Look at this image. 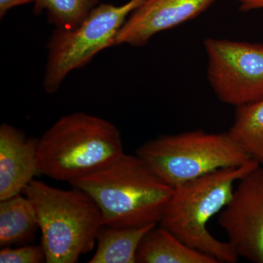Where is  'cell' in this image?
I'll use <instances>...</instances> for the list:
<instances>
[{
	"label": "cell",
	"mask_w": 263,
	"mask_h": 263,
	"mask_svg": "<svg viewBox=\"0 0 263 263\" xmlns=\"http://www.w3.org/2000/svg\"><path fill=\"white\" fill-rule=\"evenodd\" d=\"M260 165L253 160L238 167L213 171L174 187L159 226L218 262L235 263L238 257L229 242L216 239L207 228L209 220L226 207L234 192V183Z\"/></svg>",
	"instance_id": "obj_2"
},
{
	"label": "cell",
	"mask_w": 263,
	"mask_h": 263,
	"mask_svg": "<svg viewBox=\"0 0 263 263\" xmlns=\"http://www.w3.org/2000/svg\"><path fill=\"white\" fill-rule=\"evenodd\" d=\"M32 2L34 3V0H0V18H3L12 8Z\"/></svg>",
	"instance_id": "obj_17"
},
{
	"label": "cell",
	"mask_w": 263,
	"mask_h": 263,
	"mask_svg": "<svg viewBox=\"0 0 263 263\" xmlns=\"http://www.w3.org/2000/svg\"><path fill=\"white\" fill-rule=\"evenodd\" d=\"M37 143L10 124L0 126V200L22 193L39 173Z\"/></svg>",
	"instance_id": "obj_10"
},
{
	"label": "cell",
	"mask_w": 263,
	"mask_h": 263,
	"mask_svg": "<svg viewBox=\"0 0 263 263\" xmlns=\"http://www.w3.org/2000/svg\"><path fill=\"white\" fill-rule=\"evenodd\" d=\"M155 226L114 228L102 226L97 235L96 252L89 262L136 263L137 250L142 238Z\"/></svg>",
	"instance_id": "obj_13"
},
{
	"label": "cell",
	"mask_w": 263,
	"mask_h": 263,
	"mask_svg": "<svg viewBox=\"0 0 263 263\" xmlns=\"http://www.w3.org/2000/svg\"><path fill=\"white\" fill-rule=\"evenodd\" d=\"M138 263H217L215 258L200 252L159 224L142 238L136 253Z\"/></svg>",
	"instance_id": "obj_11"
},
{
	"label": "cell",
	"mask_w": 263,
	"mask_h": 263,
	"mask_svg": "<svg viewBox=\"0 0 263 263\" xmlns=\"http://www.w3.org/2000/svg\"><path fill=\"white\" fill-rule=\"evenodd\" d=\"M144 1L129 0L119 6L98 5L77 27L54 30L47 45L45 91L55 92L71 71L84 67L95 55L111 47L114 38L129 15Z\"/></svg>",
	"instance_id": "obj_6"
},
{
	"label": "cell",
	"mask_w": 263,
	"mask_h": 263,
	"mask_svg": "<svg viewBox=\"0 0 263 263\" xmlns=\"http://www.w3.org/2000/svg\"><path fill=\"white\" fill-rule=\"evenodd\" d=\"M69 183L96 202L103 226L114 228L159 224L174 191L141 157L125 154Z\"/></svg>",
	"instance_id": "obj_1"
},
{
	"label": "cell",
	"mask_w": 263,
	"mask_h": 263,
	"mask_svg": "<svg viewBox=\"0 0 263 263\" xmlns=\"http://www.w3.org/2000/svg\"><path fill=\"white\" fill-rule=\"evenodd\" d=\"M218 221L238 257L263 263V167L240 180Z\"/></svg>",
	"instance_id": "obj_8"
},
{
	"label": "cell",
	"mask_w": 263,
	"mask_h": 263,
	"mask_svg": "<svg viewBox=\"0 0 263 263\" xmlns=\"http://www.w3.org/2000/svg\"><path fill=\"white\" fill-rule=\"evenodd\" d=\"M207 79L221 103L235 107L263 98V43L208 37Z\"/></svg>",
	"instance_id": "obj_7"
},
{
	"label": "cell",
	"mask_w": 263,
	"mask_h": 263,
	"mask_svg": "<svg viewBox=\"0 0 263 263\" xmlns=\"http://www.w3.org/2000/svg\"><path fill=\"white\" fill-rule=\"evenodd\" d=\"M136 155L173 188L221 168L238 167L252 159L229 133L195 129L157 137L143 143Z\"/></svg>",
	"instance_id": "obj_5"
},
{
	"label": "cell",
	"mask_w": 263,
	"mask_h": 263,
	"mask_svg": "<svg viewBox=\"0 0 263 263\" xmlns=\"http://www.w3.org/2000/svg\"><path fill=\"white\" fill-rule=\"evenodd\" d=\"M216 0H145L128 17L112 46H144L157 33L197 18Z\"/></svg>",
	"instance_id": "obj_9"
},
{
	"label": "cell",
	"mask_w": 263,
	"mask_h": 263,
	"mask_svg": "<svg viewBox=\"0 0 263 263\" xmlns=\"http://www.w3.org/2000/svg\"><path fill=\"white\" fill-rule=\"evenodd\" d=\"M124 154L122 136L115 125L77 112L59 119L38 139V172L70 182L103 168Z\"/></svg>",
	"instance_id": "obj_3"
},
{
	"label": "cell",
	"mask_w": 263,
	"mask_h": 263,
	"mask_svg": "<svg viewBox=\"0 0 263 263\" xmlns=\"http://www.w3.org/2000/svg\"><path fill=\"white\" fill-rule=\"evenodd\" d=\"M39 229L37 214L28 197L21 194L0 200V246L24 245Z\"/></svg>",
	"instance_id": "obj_12"
},
{
	"label": "cell",
	"mask_w": 263,
	"mask_h": 263,
	"mask_svg": "<svg viewBox=\"0 0 263 263\" xmlns=\"http://www.w3.org/2000/svg\"><path fill=\"white\" fill-rule=\"evenodd\" d=\"M230 136L252 160L263 164V98L235 107Z\"/></svg>",
	"instance_id": "obj_14"
},
{
	"label": "cell",
	"mask_w": 263,
	"mask_h": 263,
	"mask_svg": "<svg viewBox=\"0 0 263 263\" xmlns=\"http://www.w3.org/2000/svg\"><path fill=\"white\" fill-rule=\"evenodd\" d=\"M1 263L46 262L42 245H25L18 248L5 247L0 251Z\"/></svg>",
	"instance_id": "obj_16"
},
{
	"label": "cell",
	"mask_w": 263,
	"mask_h": 263,
	"mask_svg": "<svg viewBox=\"0 0 263 263\" xmlns=\"http://www.w3.org/2000/svg\"><path fill=\"white\" fill-rule=\"evenodd\" d=\"M22 193L32 202L47 263H76L94 248L102 224L100 209L79 189L62 190L33 179Z\"/></svg>",
	"instance_id": "obj_4"
},
{
	"label": "cell",
	"mask_w": 263,
	"mask_h": 263,
	"mask_svg": "<svg viewBox=\"0 0 263 263\" xmlns=\"http://www.w3.org/2000/svg\"><path fill=\"white\" fill-rule=\"evenodd\" d=\"M239 4L240 11L263 9V0H236Z\"/></svg>",
	"instance_id": "obj_18"
},
{
	"label": "cell",
	"mask_w": 263,
	"mask_h": 263,
	"mask_svg": "<svg viewBox=\"0 0 263 263\" xmlns=\"http://www.w3.org/2000/svg\"><path fill=\"white\" fill-rule=\"evenodd\" d=\"M98 3L99 0H34L33 12L40 15L45 10L48 22L57 29H70L77 27Z\"/></svg>",
	"instance_id": "obj_15"
}]
</instances>
